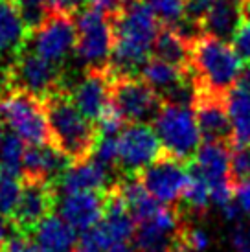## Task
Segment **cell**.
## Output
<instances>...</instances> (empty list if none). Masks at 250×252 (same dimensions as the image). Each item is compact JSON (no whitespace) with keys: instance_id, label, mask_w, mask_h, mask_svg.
Returning a JSON list of instances; mask_svg holds the SVG:
<instances>
[{"instance_id":"1","label":"cell","mask_w":250,"mask_h":252,"mask_svg":"<svg viewBox=\"0 0 250 252\" xmlns=\"http://www.w3.org/2000/svg\"><path fill=\"white\" fill-rule=\"evenodd\" d=\"M112 28L114 44L109 63L111 76H138L151 57L162 24L144 0H125L122 11L112 17Z\"/></svg>"},{"instance_id":"2","label":"cell","mask_w":250,"mask_h":252,"mask_svg":"<svg viewBox=\"0 0 250 252\" xmlns=\"http://www.w3.org/2000/svg\"><path fill=\"white\" fill-rule=\"evenodd\" d=\"M46 109L52 144L59 147L72 162L91 158L99 138L96 124L83 116L64 89L42 99Z\"/></svg>"},{"instance_id":"3","label":"cell","mask_w":250,"mask_h":252,"mask_svg":"<svg viewBox=\"0 0 250 252\" xmlns=\"http://www.w3.org/2000/svg\"><path fill=\"white\" fill-rule=\"evenodd\" d=\"M243 66L228 41L202 33L189 44V70L197 89L228 94L239 81Z\"/></svg>"},{"instance_id":"4","label":"cell","mask_w":250,"mask_h":252,"mask_svg":"<svg viewBox=\"0 0 250 252\" xmlns=\"http://www.w3.org/2000/svg\"><path fill=\"white\" fill-rule=\"evenodd\" d=\"M0 122L24 144H52L44 103L30 92L13 87H6L0 92Z\"/></svg>"},{"instance_id":"5","label":"cell","mask_w":250,"mask_h":252,"mask_svg":"<svg viewBox=\"0 0 250 252\" xmlns=\"http://www.w3.org/2000/svg\"><path fill=\"white\" fill-rule=\"evenodd\" d=\"M151 126L162 144L164 153L188 164L193 160V157L204 142L193 105L162 103Z\"/></svg>"},{"instance_id":"6","label":"cell","mask_w":250,"mask_h":252,"mask_svg":"<svg viewBox=\"0 0 250 252\" xmlns=\"http://www.w3.org/2000/svg\"><path fill=\"white\" fill-rule=\"evenodd\" d=\"M77 44L76 59L87 68H107L111 63L114 28L112 17L94 7H83L76 15Z\"/></svg>"},{"instance_id":"7","label":"cell","mask_w":250,"mask_h":252,"mask_svg":"<svg viewBox=\"0 0 250 252\" xmlns=\"http://www.w3.org/2000/svg\"><path fill=\"white\" fill-rule=\"evenodd\" d=\"M7 87L21 89L44 99L64 89V68L24 48L7 64Z\"/></svg>"},{"instance_id":"8","label":"cell","mask_w":250,"mask_h":252,"mask_svg":"<svg viewBox=\"0 0 250 252\" xmlns=\"http://www.w3.org/2000/svg\"><path fill=\"white\" fill-rule=\"evenodd\" d=\"M76 17L70 13H52L41 28L30 33L26 48L50 63L64 68L70 57L76 56Z\"/></svg>"},{"instance_id":"9","label":"cell","mask_w":250,"mask_h":252,"mask_svg":"<svg viewBox=\"0 0 250 252\" xmlns=\"http://www.w3.org/2000/svg\"><path fill=\"white\" fill-rule=\"evenodd\" d=\"M111 103L125 124H147L158 114L162 99L140 76H122L112 77Z\"/></svg>"},{"instance_id":"10","label":"cell","mask_w":250,"mask_h":252,"mask_svg":"<svg viewBox=\"0 0 250 252\" xmlns=\"http://www.w3.org/2000/svg\"><path fill=\"white\" fill-rule=\"evenodd\" d=\"M188 224L179 206H160L153 216L136 223L132 247L136 252H171Z\"/></svg>"},{"instance_id":"11","label":"cell","mask_w":250,"mask_h":252,"mask_svg":"<svg viewBox=\"0 0 250 252\" xmlns=\"http://www.w3.org/2000/svg\"><path fill=\"white\" fill-rule=\"evenodd\" d=\"M146 189L164 206L181 204L182 195L189 184V164L162 153L156 160L138 175Z\"/></svg>"},{"instance_id":"12","label":"cell","mask_w":250,"mask_h":252,"mask_svg":"<svg viewBox=\"0 0 250 252\" xmlns=\"http://www.w3.org/2000/svg\"><path fill=\"white\" fill-rule=\"evenodd\" d=\"M164 153L162 144L149 124H129L118 134V173L136 177Z\"/></svg>"},{"instance_id":"13","label":"cell","mask_w":250,"mask_h":252,"mask_svg":"<svg viewBox=\"0 0 250 252\" xmlns=\"http://www.w3.org/2000/svg\"><path fill=\"white\" fill-rule=\"evenodd\" d=\"M59 203L57 184L44 181H33L22 177V193L17 204L11 224L19 234L31 236L39 224L52 216Z\"/></svg>"},{"instance_id":"14","label":"cell","mask_w":250,"mask_h":252,"mask_svg":"<svg viewBox=\"0 0 250 252\" xmlns=\"http://www.w3.org/2000/svg\"><path fill=\"white\" fill-rule=\"evenodd\" d=\"M111 89L112 77L109 68H87L66 92L83 116L96 124L105 109L111 105Z\"/></svg>"},{"instance_id":"15","label":"cell","mask_w":250,"mask_h":252,"mask_svg":"<svg viewBox=\"0 0 250 252\" xmlns=\"http://www.w3.org/2000/svg\"><path fill=\"white\" fill-rule=\"evenodd\" d=\"M193 111L204 142H224L232 146V126H230L226 94L197 89L195 87Z\"/></svg>"},{"instance_id":"16","label":"cell","mask_w":250,"mask_h":252,"mask_svg":"<svg viewBox=\"0 0 250 252\" xmlns=\"http://www.w3.org/2000/svg\"><path fill=\"white\" fill-rule=\"evenodd\" d=\"M107 191H76V193H62L59 197V216L72 224L77 232H89L94 228L105 216L107 210Z\"/></svg>"},{"instance_id":"17","label":"cell","mask_w":250,"mask_h":252,"mask_svg":"<svg viewBox=\"0 0 250 252\" xmlns=\"http://www.w3.org/2000/svg\"><path fill=\"white\" fill-rule=\"evenodd\" d=\"M120 179H114V171L105 168L94 158L72 162L66 171L57 181V191L76 193V191H107Z\"/></svg>"},{"instance_id":"18","label":"cell","mask_w":250,"mask_h":252,"mask_svg":"<svg viewBox=\"0 0 250 252\" xmlns=\"http://www.w3.org/2000/svg\"><path fill=\"white\" fill-rule=\"evenodd\" d=\"M72 160L54 144H41L26 149L22 162V175L24 179L44 181L57 184L59 177L66 171Z\"/></svg>"},{"instance_id":"19","label":"cell","mask_w":250,"mask_h":252,"mask_svg":"<svg viewBox=\"0 0 250 252\" xmlns=\"http://www.w3.org/2000/svg\"><path fill=\"white\" fill-rule=\"evenodd\" d=\"M30 32L22 21L15 0L0 2V59L9 63L28 46Z\"/></svg>"},{"instance_id":"20","label":"cell","mask_w":250,"mask_h":252,"mask_svg":"<svg viewBox=\"0 0 250 252\" xmlns=\"http://www.w3.org/2000/svg\"><path fill=\"white\" fill-rule=\"evenodd\" d=\"M230 157H232L230 144L202 142L193 160L189 162V169L202 177L212 186V184L230 179Z\"/></svg>"},{"instance_id":"21","label":"cell","mask_w":250,"mask_h":252,"mask_svg":"<svg viewBox=\"0 0 250 252\" xmlns=\"http://www.w3.org/2000/svg\"><path fill=\"white\" fill-rule=\"evenodd\" d=\"M41 252H72L79 243L77 230L62 219L52 214L31 234Z\"/></svg>"},{"instance_id":"22","label":"cell","mask_w":250,"mask_h":252,"mask_svg":"<svg viewBox=\"0 0 250 252\" xmlns=\"http://www.w3.org/2000/svg\"><path fill=\"white\" fill-rule=\"evenodd\" d=\"M243 21L241 2L237 0H216L206 19L202 21V33L228 41L236 33L237 26Z\"/></svg>"},{"instance_id":"23","label":"cell","mask_w":250,"mask_h":252,"mask_svg":"<svg viewBox=\"0 0 250 252\" xmlns=\"http://www.w3.org/2000/svg\"><path fill=\"white\" fill-rule=\"evenodd\" d=\"M230 126H232V147L250 146V92L234 87L226 94Z\"/></svg>"},{"instance_id":"24","label":"cell","mask_w":250,"mask_h":252,"mask_svg":"<svg viewBox=\"0 0 250 252\" xmlns=\"http://www.w3.org/2000/svg\"><path fill=\"white\" fill-rule=\"evenodd\" d=\"M189 44L191 42L177 28L162 26L155 39L151 56L158 57L169 64H175L179 68H189Z\"/></svg>"},{"instance_id":"25","label":"cell","mask_w":250,"mask_h":252,"mask_svg":"<svg viewBox=\"0 0 250 252\" xmlns=\"http://www.w3.org/2000/svg\"><path fill=\"white\" fill-rule=\"evenodd\" d=\"M189 184H188L186 191L182 195V201L179 206L181 212H188L191 216H204V212L208 210L210 203H212V189H210V184L202 177H199L197 173H193L189 169Z\"/></svg>"},{"instance_id":"26","label":"cell","mask_w":250,"mask_h":252,"mask_svg":"<svg viewBox=\"0 0 250 252\" xmlns=\"http://www.w3.org/2000/svg\"><path fill=\"white\" fill-rule=\"evenodd\" d=\"M22 193L21 175L0 169V216L11 219Z\"/></svg>"},{"instance_id":"27","label":"cell","mask_w":250,"mask_h":252,"mask_svg":"<svg viewBox=\"0 0 250 252\" xmlns=\"http://www.w3.org/2000/svg\"><path fill=\"white\" fill-rule=\"evenodd\" d=\"M26 155V146L17 134H6V138L0 146V169L7 173L21 175L22 162Z\"/></svg>"},{"instance_id":"28","label":"cell","mask_w":250,"mask_h":252,"mask_svg":"<svg viewBox=\"0 0 250 252\" xmlns=\"http://www.w3.org/2000/svg\"><path fill=\"white\" fill-rule=\"evenodd\" d=\"M162 26L177 28L186 19L184 0H144Z\"/></svg>"},{"instance_id":"29","label":"cell","mask_w":250,"mask_h":252,"mask_svg":"<svg viewBox=\"0 0 250 252\" xmlns=\"http://www.w3.org/2000/svg\"><path fill=\"white\" fill-rule=\"evenodd\" d=\"M15 2L19 6L22 21H24L30 33H33L37 28H41L46 22V19L52 15L44 0H15Z\"/></svg>"},{"instance_id":"30","label":"cell","mask_w":250,"mask_h":252,"mask_svg":"<svg viewBox=\"0 0 250 252\" xmlns=\"http://www.w3.org/2000/svg\"><path fill=\"white\" fill-rule=\"evenodd\" d=\"M92 158L116 173L118 171V136H99Z\"/></svg>"},{"instance_id":"31","label":"cell","mask_w":250,"mask_h":252,"mask_svg":"<svg viewBox=\"0 0 250 252\" xmlns=\"http://www.w3.org/2000/svg\"><path fill=\"white\" fill-rule=\"evenodd\" d=\"M250 179V146L232 147L230 157V181L236 186Z\"/></svg>"},{"instance_id":"32","label":"cell","mask_w":250,"mask_h":252,"mask_svg":"<svg viewBox=\"0 0 250 252\" xmlns=\"http://www.w3.org/2000/svg\"><path fill=\"white\" fill-rule=\"evenodd\" d=\"M230 44L243 63H250V19L243 17L236 33L230 39Z\"/></svg>"},{"instance_id":"33","label":"cell","mask_w":250,"mask_h":252,"mask_svg":"<svg viewBox=\"0 0 250 252\" xmlns=\"http://www.w3.org/2000/svg\"><path fill=\"white\" fill-rule=\"evenodd\" d=\"M181 241L195 252L208 251L210 243H212L210 234L204 230V228H199V226H189V224L184 226V230H182V234H181Z\"/></svg>"},{"instance_id":"34","label":"cell","mask_w":250,"mask_h":252,"mask_svg":"<svg viewBox=\"0 0 250 252\" xmlns=\"http://www.w3.org/2000/svg\"><path fill=\"white\" fill-rule=\"evenodd\" d=\"M184 4H186V21L199 24L202 28V21L214 7L216 0H184Z\"/></svg>"},{"instance_id":"35","label":"cell","mask_w":250,"mask_h":252,"mask_svg":"<svg viewBox=\"0 0 250 252\" xmlns=\"http://www.w3.org/2000/svg\"><path fill=\"white\" fill-rule=\"evenodd\" d=\"M2 252H41V249L37 247L31 236L26 234H15L13 238L7 239L6 247L2 249Z\"/></svg>"},{"instance_id":"36","label":"cell","mask_w":250,"mask_h":252,"mask_svg":"<svg viewBox=\"0 0 250 252\" xmlns=\"http://www.w3.org/2000/svg\"><path fill=\"white\" fill-rule=\"evenodd\" d=\"M52 13H70L76 15L79 9H83L89 0H44Z\"/></svg>"},{"instance_id":"37","label":"cell","mask_w":250,"mask_h":252,"mask_svg":"<svg viewBox=\"0 0 250 252\" xmlns=\"http://www.w3.org/2000/svg\"><path fill=\"white\" fill-rule=\"evenodd\" d=\"M125 0H89V7H94L109 17H116L122 11Z\"/></svg>"},{"instance_id":"38","label":"cell","mask_w":250,"mask_h":252,"mask_svg":"<svg viewBox=\"0 0 250 252\" xmlns=\"http://www.w3.org/2000/svg\"><path fill=\"white\" fill-rule=\"evenodd\" d=\"M236 203L241 206L245 216H250V179L236 184Z\"/></svg>"},{"instance_id":"39","label":"cell","mask_w":250,"mask_h":252,"mask_svg":"<svg viewBox=\"0 0 250 252\" xmlns=\"http://www.w3.org/2000/svg\"><path fill=\"white\" fill-rule=\"evenodd\" d=\"M237 87H241V89L250 92V63H245L241 76H239V81H237Z\"/></svg>"},{"instance_id":"40","label":"cell","mask_w":250,"mask_h":252,"mask_svg":"<svg viewBox=\"0 0 250 252\" xmlns=\"http://www.w3.org/2000/svg\"><path fill=\"white\" fill-rule=\"evenodd\" d=\"M7 239H9V226L6 223V217L0 216V252L6 247Z\"/></svg>"},{"instance_id":"41","label":"cell","mask_w":250,"mask_h":252,"mask_svg":"<svg viewBox=\"0 0 250 252\" xmlns=\"http://www.w3.org/2000/svg\"><path fill=\"white\" fill-rule=\"evenodd\" d=\"M107 252H136L132 247V241H124V243H116L112 245Z\"/></svg>"},{"instance_id":"42","label":"cell","mask_w":250,"mask_h":252,"mask_svg":"<svg viewBox=\"0 0 250 252\" xmlns=\"http://www.w3.org/2000/svg\"><path fill=\"white\" fill-rule=\"evenodd\" d=\"M6 87H7V66L6 68L0 66V92L4 91Z\"/></svg>"},{"instance_id":"43","label":"cell","mask_w":250,"mask_h":252,"mask_svg":"<svg viewBox=\"0 0 250 252\" xmlns=\"http://www.w3.org/2000/svg\"><path fill=\"white\" fill-rule=\"evenodd\" d=\"M72 252H99V251H96V249H92V247H89V245H85V243H77V247L74 249Z\"/></svg>"},{"instance_id":"44","label":"cell","mask_w":250,"mask_h":252,"mask_svg":"<svg viewBox=\"0 0 250 252\" xmlns=\"http://www.w3.org/2000/svg\"><path fill=\"white\" fill-rule=\"evenodd\" d=\"M241 11H243V17L250 19V0H241Z\"/></svg>"},{"instance_id":"45","label":"cell","mask_w":250,"mask_h":252,"mask_svg":"<svg viewBox=\"0 0 250 252\" xmlns=\"http://www.w3.org/2000/svg\"><path fill=\"white\" fill-rule=\"evenodd\" d=\"M171 252H195V251H191V249H189V247L184 245L182 241H179V245L175 247V249H173V251H171Z\"/></svg>"},{"instance_id":"46","label":"cell","mask_w":250,"mask_h":252,"mask_svg":"<svg viewBox=\"0 0 250 252\" xmlns=\"http://www.w3.org/2000/svg\"><path fill=\"white\" fill-rule=\"evenodd\" d=\"M4 124H2V122H0V146H2V142H4V138H6V134H4Z\"/></svg>"},{"instance_id":"47","label":"cell","mask_w":250,"mask_h":252,"mask_svg":"<svg viewBox=\"0 0 250 252\" xmlns=\"http://www.w3.org/2000/svg\"><path fill=\"white\" fill-rule=\"evenodd\" d=\"M237 2H241V0H237Z\"/></svg>"},{"instance_id":"48","label":"cell","mask_w":250,"mask_h":252,"mask_svg":"<svg viewBox=\"0 0 250 252\" xmlns=\"http://www.w3.org/2000/svg\"><path fill=\"white\" fill-rule=\"evenodd\" d=\"M0 2H2V0H0Z\"/></svg>"}]
</instances>
